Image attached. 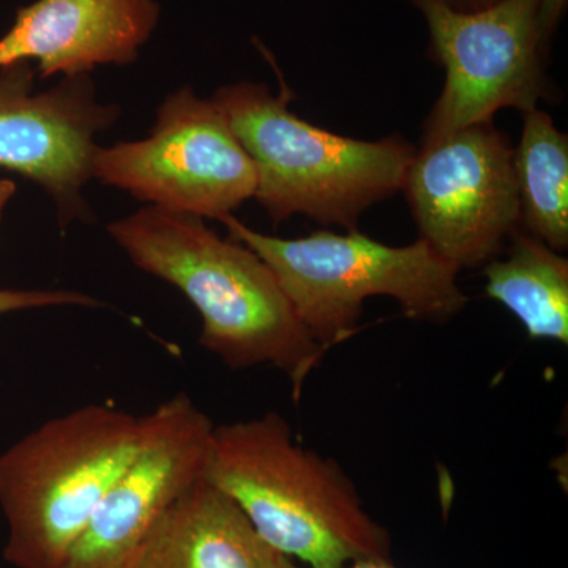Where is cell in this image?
<instances>
[{
	"label": "cell",
	"instance_id": "cell-8",
	"mask_svg": "<svg viewBox=\"0 0 568 568\" xmlns=\"http://www.w3.org/2000/svg\"><path fill=\"white\" fill-rule=\"evenodd\" d=\"M402 192L420 239L459 271L491 263L521 226L515 148L493 121L422 144Z\"/></svg>",
	"mask_w": 568,
	"mask_h": 568
},
{
	"label": "cell",
	"instance_id": "cell-17",
	"mask_svg": "<svg viewBox=\"0 0 568 568\" xmlns=\"http://www.w3.org/2000/svg\"><path fill=\"white\" fill-rule=\"evenodd\" d=\"M452 9L462 11H476L487 9V7L495 6L499 0H443Z\"/></svg>",
	"mask_w": 568,
	"mask_h": 568
},
{
	"label": "cell",
	"instance_id": "cell-5",
	"mask_svg": "<svg viewBox=\"0 0 568 568\" xmlns=\"http://www.w3.org/2000/svg\"><path fill=\"white\" fill-rule=\"evenodd\" d=\"M148 432V416L91 403L44 422L0 455L3 558L17 568H63Z\"/></svg>",
	"mask_w": 568,
	"mask_h": 568
},
{
	"label": "cell",
	"instance_id": "cell-15",
	"mask_svg": "<svg viewBox=\"0 0 568 568\" xmlns=\"http://www.w3.org/2000/svg\"><path fill=\"white\" fill-rule=\"evenodd\" d=\"M47 306L100 308L103 302L71 290H0V315L20 312V310L47 308Z\"/></svg>",
	"mask_w": 568,
	"mask_h": 568
},
{
	"label": "cell",
	"instance_id": "cell-19",
	"mask_svg": "<svg viewBox=\"0 0 568 568\" xmlns=\"http://www.w3.org/2000/svg\"><path fill=\"white\" fill-rule=\"evenodd\" d=\"M290 568H298L295 564H291ZM346 568H395L392 562L387 560H358V562L351 564Z\"/></svg>",
	"mask_w": 568,
	"mask_h": 568
},
{
	"label": "cell",
	"instance_id": "cell-1",
	"mask_svg": "<svg viewBox=\"0 0 568 568\" xmlns=\"http://www.w3.org/2000/svg\"><path fill=\"white\" fill-rule=\"evenodd\" d=\"M108 233L138 268L192 302L203 320L204 349L231 369L274 366L290 377L298 402L325 351L253 250L220 237L201 216L156 205L111 223Z\"/></svg>",
	"mask_w": 568,
	"mask_h": 568
},
{
	"label": "cell",
	"instance_id": "cell-12",
	"mask_svg": "<svg viewBox=\"0 0 568 568\" xmlns=\"http://www.w3.org/2000/svg\"><path fill=\"white\" fill-rule=\"evenodd\" d=\"M241 507L207 478L160 519L123 568H290Z\"/></svg>",
	"mask_w": 568,
	"mask_h": 568
},
{
	"label": "cell",
	"instance_id": "cell-4",
	"mask_svg": "<svg viewBox=\"0 0 568 568\" xmlns=\"http://www.w3.org/2000/svg\"><path fill=\"white\" fill-rule=\"evenodd\" d=\"M219 222L230 239L271 267L295 315L324 351L357 332L366 298L376 295L395 298L407 317L428 323H447L467 304L457 265L420 237L406 246L381 244L358 230L282 239L250 230L233 215Z\"/></svg>",
	"mask_w": 568,
	"mask_h": 568
},
{
	"label": "cell",
	"instance_id": "cell-18",
	"mask_svg": "<svg viewBox=\"0 0 568 568\" xmlns=\"http://www.w3.org/2000/svg\"><path fill=\"white\" fill-rule=\"evenodd\" d=\"M17 192V185L10 179H0V222H2L3 211H6L7 204Z\"/></svg>",
	"mask_w": 568,
	"mask_h": 568
},
{
	"label": "cell",
	"instance_id": "cell-3",
	"mask_svg": "<svg viewBox=\"0 0 568 568\" xmlns=\"http://www.w3.org/2000/svg\"><path fill=\"white\" fill-rule=\"evenodd\" d=\"M211 100L253 160L254 200L275 223L305 215L355 231L365 211L402 192L417 152L399 134L362 141L304 121L286 85L274 95L263 82H239Z\"/></svg>",
	"mask_w": 568,
	"mask_h": 568
},
{
	"label": "cell",
	"instance_id": "cell-16",
	"mask_svg": "<svg viewBox=\"0 0 568 568\" xmlns=\"http://www.w3.org/2000/svg\"><path fill=\"white\" fill-rule=\"evenodd\" d=\"M568 0H540V29L545 44H549L567 10Z\"/></svg>",
	"mask_w": 568,
	"mask_h": 568
},
{
	"label": "cell",
	"instance_id": "cell-14",
	"mask_svg": "<svg viewBox=\"0 0 568 568\" xmlns=\"http://www.w3.org/2000/svg\"><path fill=\"white\" fill-rule=\"evenodd\" d=\"M519 213L526 233L549 248L568 246V138L547 112H523V132L515 148Z\"/></svg>",
	"mask_w": 568,
	"mask_h": 568
},
{
	"label": "cell",
	"instance_id": "cell-6",
	"mask_svg": "<svg viewBox=\"0 0 568 568\" xmlns=\"http://www.w3.org/2000/svg\"><path fill=\"white\" fill-rule=\"evenodd\" d=\"M407 2L424 14L433 54L446 70L422 144L491 122L504 108L526 112L555 99L545 73L540 0H499L476 11L452 9L443 0Z\"/></svg>",
	"mask_w": 568,
	"mask_h": 568
},
{
	"label": "cell",
	"instance_id": "cell-2",
	"mask_svg": "<svg viewBox=\"0 0 568 568\" xmlns=\"http://www.w3.org/2000/svg\"><path fill=\"white\" fill-rule=\"evenodd\" d=\"M205 478L276 551L310 568L390 560L387 529L342 466L295 443L278 413L213 426Z\"/></svg>",
	"mask_w": 568,
	"mask_h": 568
},
{
	"label": "cell",
	"instance_id": "cell-9",
	"mask_svg": "<svg viewBox=\"0 0 568 568\" xmlns=\"http://www.w3.org/2000/svg\"><path fill=\"white\" fill-rule=\"evenodd\" d=\"M36 74L32 62L0 69V168L39 183L65 227L89 216L81 192L92 179L95 136L121 110L97 102L89 74L63 77L50 91L33 92Z\"/></svg>",
	"mask_w": 568,
	"mask_h": 568
},
{
	"label": "cell",
	"instance_id": "cell-13",
	"mask_svg": "<svg viewBox=\"0 0 568 568\" xmlns=\"http://www.w3.org/2000/svg\"><path fill=\"white\" fill-rule=\"evenodd\" d=\"M508 252L484 267L488 297L506 306L529 338L568 345V261L518 230Z\"/></svg>",
	"mask_w": 568,
	"mask_h": 568
},
{
	"label": "cell",
	"instance_id": "cell-11",
	"mask_svg": "<svg viewBox=\"0 0 568 568\" xmlns=\"http://www.w3.org/2000/svg\"><path fill=\"white\" fill-rule=\"evenodd\" d=\"M156 0H36L0 37V69L37 62L41 78L129 65L159 24Z\"/></svg>",
	"mask_w": 568,
	"mask_h": 568
},
{
	"label": "cell",
	"instance_id": "cell-7",
	"mask_svg": "<svg viewBox=\"0 0 568 568\" xmlns=\"http://www.w3.org/2000/svg\"><path fill=\"white\" fill-rule=\"evenodd\" d=\"M92 178L156 207L219 220L256 193L253 160L212 100L182 88L145 140L97 148Z\"/></svg>",
	"mask_w": 568,
	"mask_h": 568
},
{
	"label": "cell",
	"instance_id": "cell-10",
	"mask_svg": "<svg viewBox=\"0 0 568 568\" xmlns=\"http://www.w3.org/2000/svg\"><path fill=\"white\" fill-rule=\"evenodd\" d=\"M148 416V432L108 489L63 568H123L160 519L205 477L213 425L179 392Z\"/></svg>",
	"mask_w": 568,
	"mask_h": 568
}]
</instances>
